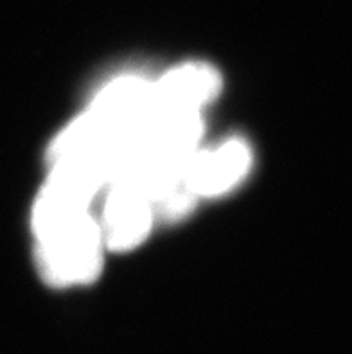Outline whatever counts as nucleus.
Instances as JSON below:
<instances>
[{
	"mask_svg": "<svg viewBox=\"0 0 352 354\" xmlns=\"http://www.w3.org/2000/svg\"><path fill=\"white\" fill-rule=\"evenodd\" d=\"M155 106L153 80L124 74L108 81L92 97L86 112L95 117L115 139L138 137Z\"/></svg>",
	"mask_w": 352,
	"mask_h": 354,
	"instance_id": "nucleus-3",
	"label": "nucleus"
},
{
	"mask_svg": "<svg viewBox=\"0 0 352 354\" xmlns=\"http://www.w3.org/2000/svg\"><path fill=\"white\" fill-rule=\"evenodd\" d=\"M254 151L245 139L232 137L212 148H198L183 167V184L198 200L228 194L248 176Z\"/></svg>",
	"mask_w": 352,
	"mask_h": 354,
	"instance_id": "nucleus-2",
	"label": "nucleus"
},
{
	"mask_svg": "<svg viewBox=\"0 0 352 354\" xmlns=\"http://www.w3.org/2000/svg\"><path fill=\"white\" fill-rule=\"evenodd\" d=\"M106 189L98 218L104 247L113 254L135 250L153 232L156 216L151 200L126 180L112 182Z\"/></svg>",
	"mask_w": 352,
	"mask_h": 354,
	"instance_id": "nucleus-4",
	"label": "nucleus"
},
{
	"mask_svg": "<svg viewBox=\"0 0 352 354\" xmlns=\"http://www.w3.org/2000/svg\"><path fill=\"white\" fill-rule=\"evenodd\" d=\"M155 103L160 106L200 110L209 106L223 90L221 72L207 62H185L171 67L153 81Z\"/></svg>",
	"mask_w": 352,
	"mask_h": 354,
	"instance_id": "nucleus-5",
	"label": "nucleus"
},
{
	"mask_svg": "<svg viewBox=\"0 0 352 354\" xmlns=\"http://www.w3.org/2000/svg\"><path fill=\"white\" fill-rule=\"evenodd\" d=\"M35 263L47 286L65 290L95 283L103 274V232L98 216L38 191L31 209Z\"/></svg>",
	"mask_w": 352,
	"mask_h": 354,
	"instance_id": "nucleus-1",
	"label": "nucleus"
}]
</instances>
